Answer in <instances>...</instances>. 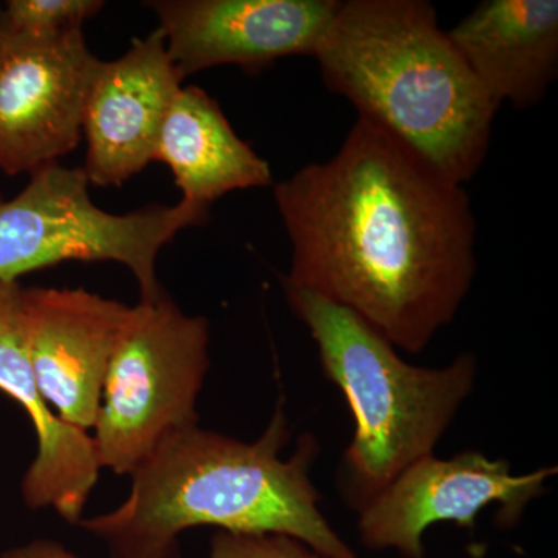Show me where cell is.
<instances>
[{"label":"cell","instance_id":"obj_12","mask_svg":"<svg viewBox=\"0 0 558 558\" xmlns=\"http://www.w3.org/2000/svg\"><path fill=\"white\" fill-rule=\"evenodd\" d=\"M0 391L20 403L38 436V453L22 481L25 502L32 509H54L61 519L80 524L101 469L94 440L90 433L62 422L40 395L25 340L24 288L2 279Z\"/></svg>","mask_w":558,"mask_h":558},{"label":"cell","instance_id":"obj_13","mask_svg":"<svg viewBox=\"0 0 558 558\" xmlns=\"http://www.w3.org/2000/svg\"><path fill=\"white\" fill-rule=\"evenodd\" d=\"M447 36L498 108H534L557 78V0H486Z\"/></svg>","mask_w":558,"mask_h":558},{"label":"cell","instance_id":"obj_5","mask_svg":"<svg viewBox=\"0 0 558 558\" xmlns=\"http://www.w3.org/2000/svg\"><path fill=\"white\" fill-rule=\"evenodd\" d=\"M83 167L47 165L13 199L0 194V279L17 281L65 260H112L137 279L140 301L159 299L157 258L180 231L204 226L208 208L180 199L128 215L98 208Z\"/></svg>","mask_w":558,"mask_h":558},{"label":"cell","instance_id":"obj_3","mask_svg":"<svg viewBox=\"0 0 558 558\" xmlns=\"http://www.w3.org/2000/svg\"><path fill=\"white\" fill-rule=\"evenodd\" d=\"M323 83L464 185L490 149L498 106L427 0H340L314 51Z\"/></svg>","mask_w":558,"mask_h":558},{"label":"cell","instance_id":"obj_17","mask_svg":"<svg viewBox=\"0 0 558 558\" xmlns=\"http://www.w3.org/2000/svg\"><path fill=\"white\" fill-rule=\"evenodd\" d=\"M2 558H81L70 553L60 543L50 542V539H38L31 545L21 546L7 550Z\"/></svg>","mask_w":558,"mask_h":558},{"label":"cell","instance_id":"obj_15","mask_svg":"<svg viewBox=\"0 0 558 558\" xmlns=\"http://www.w3.org/2000/svg\"><path fill=\"white\" fill-rule=\"evenodd\" d=\"M105 9L101 0H9L2 3L10 32L31 36H57L81 31L84 22Z\"/></svg>","mask_w":558,"mask_h":558},{"label":"cell","instance_id":"obj_16","mask_svg":"<svg viewBox=\"0 0 558 558\" xmlns=\"http://www.w3.org/2000/svg\"><path fill=\"white\" fill-rule=\"evenodd\" d=\"M208 558H329L300 539L281 534H233L218 531Z\"/></svg>","mask_w":558,"mask_h":558},{"label":"cell","instance_id":"obj_8","mask_svg":"<svg viewBox=\"0 0 558 558\" xmlns=\"http://www.w3.org/2000/svg\"><path fill=\"white\" fill-rule=\"evenodd\" d=\"M557 468L513 475L505 459L462 451L450 459H418L359 513V532L369 549H395L403 558H425L424 532L436 523L475 529L476 519L497 505L499 526L510 529L545 492Z\"/></svg>","mask_w":558,"mask_h":558},{"label":"cell","instance_id":"obj_10","mask_svg":"<svg viewBox=\"0 0 558 558\" xmlns=\"http://www.w3.org/2000/svg\"><path fill=\"white\" fill-rule=\"evenodd\" d=\"M134 306L84 289H24L28 357L40 395L70 427L90 433L110 360Z\"/></svg>","mask_w":558,"mask_h":558},{"label":"cell","instance_id":"obj_18","mask_svg":"<svg viewBox=\"0 0 558 558\" xmlns=\"http://www.w3.org/2000/svg\"><path fill=\"white\" fill-rule=\"evenodd\" d=\"M5 32H7L5 16H3L2 5H0V47H2L3 38H5Z\"/></svg>","mask_w":558,"mask_h":558},{"label":"cell","instance_id":"obj_14","mask_svg":"<svg viewBox=\"0 0 558 558\" xmlns=\"http://www.w3.org/2000/svg\"><path fill=\"white\" fill-rule=\"evenodd\" d=\"M154 160L170 168L182 201L208 209L233 191L274 183L269 161L236 134L219 102L196 86L179 90Z\"/></svg>","mask_w":558,"mask_h":558},{"label":"cell","instance_id":"obj_6","mask_svg":"<svg viewBox=\"0 0 558 558\" xmlns=\"http://www.w3.org/2000/svg\"><path fill=\"white\" fill-rule=\"evenodd\" d=\"M208 341V319L186 315L167 293L135 304L110 360L92 428L101 469L132 475L161 440L197 425Z\"/></svg>","mask_w":558,"mask_h":558},{"label":"cell","instance_id":"obj_2","mask_svg":"<svg viewBox=\"0 0 558 558\" xmlns=\"http://www.w3.org/2000/svg\"><path fill=\"white\" fill-rule=\"evenodd\" d=\"M289 439L281 409L253 442L199 425L179 429L132 472L126 501L81 527L105 542L110 558H180V535L197 526L289 535L323 556L357 558L319 510L310 476L317 440L304 436L282 459Z\"/></svg>","mask_w":558,"mask_h":558},{"label":"cell","instance_id":"obj_1","mask_svg":"<svg viewBox=\"0 0 558 558\" xmlns=\"http://www.w3.org/2000/svg\"><path fill=\"white\" fill-rule=\"evenodd\" d=\"M292 259L282 284L351 311L418 354L457 317L476 274L464 185L373 121L340 149L275 183Z\"/></svg>","mask_w":558,"mask_h":558},{"label":"cell","instance_id":"obj_9","mask_svg":"<svg viewBox=\"0 0 558 558\" xmlns=\"http://www.w3.org/2000/svg\"><path fill=\"white\" fill-rule=\"evenodd\" d=\"M168 53L183 80L218 65L255 73L314 57L340 0H153Z\"/></svg>","mask_w":558,"mask_h":558},{"label":"cell","instance_id":"obj_11","mask_svg":"<svg viewBox=\"0 0 558 558\" xmlns=\"http://www.w3.org/2000/svg\"><path fill=\"white\" fill-rule=\"evenodd\" d=\"M183 81L159 28L116 61H102L83 124L90 185L121 186L154 161Z\"/></svg>","mask_w":558,"mask_h":558},{"label":"cell","instance_id":"obj_7","mask_svg":"<svg viewBox=\"0 0 558 558\" xmlns=\"http://www.w3.org/2000/svg\"><path fill=\"white\" fill-rule=\"evenodd\" d=\"M101 64L83 28L31 36L7 27L0 47V170L33 174L78 146Z\"/></svg>","mask_w":558,"mask_h":558},{"label":"cell","instance_id":"obj_4","mask_svg":"<svg viewBox=\"0 0 558 558\" xmlns=\"http://www.w3.org/2000/svg\"><path fill=\"white\" fill-rule=\"evenodd\" d=\"M284 292L354 417L339 483L341 497L360 513L403 470L433 454L475 388V355H458L442 368L411 365L351 311L292 286Z\"/></svg>","mask_w":558,"mask_h":558}]
</instances>
